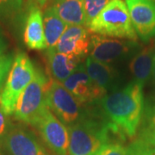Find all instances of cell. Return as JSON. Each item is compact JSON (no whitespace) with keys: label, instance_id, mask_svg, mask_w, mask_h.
<instances>
[{"label":"cell","instance_id":"obj_3","mask_svg":"<svg viewBox=\"0 0 155 155\" xmlns=\"http://www.w3.org/2000/svg\"><path fill=\"white\" fill-rule=\"evenodd\" d=\"M35 74V67L27 54L24 53L17 54L0 93V109L5 115L10 116L15 112L17 101L33 80Z\"/></svg>","mask_w":155,"mask_h":155},{"label":"cell","instance_id":"obj_26","mask_svg":"<svg viewBox=\"0 0 155 155\" xmlns=\"http://www.w3.org/2000/svg\"><path fill=\"white\" fill-rule=\"evenodd\" d=\"M37 2H38L39 4L41 5H44L48 1V0H36Z\"/></svg>","mask_w":155,"mask_h":155},{"label":"cell","instance_id":"obj_17","mask_svg":"<svg viewBox=\"0 0 155 155\" xmlns=\"http://www.w3.org/2000/svg\"><path fill=\"white\" fill-rule=\"evenodd\" d=\"M154 64L155 53L153 46H148L138 53L129 64L130 72L135 81L143 85L149 79L153 71Z\"/></svg>","mask_w":155,"mask_h":155},{"label":"cell","instance_id":"obj_23","mask_svg":"<svg viewBox=\"0 0 155 155\" xmlns=\"http://www.w3.org/2000/svg\"><path fill=\"white\" fill-rule=\"evenodd\" d=\"M11 127V125L10 124L9 119L7 118V115H5L0 109V141L5 137Z\"/></svg>","mask_w":155,"mask_h":155},{"label":"cell","instance_id":"obj_18","mask_svg":"<svg viewBox=\"0 0 155 155\" xmlns=\"http://www.w3.org/2000/svg\"><path fill=\"white\" fill-rule=\"evenodd\" d=\"M84 67L95 87L105 97L108 85L114 78V69L109 64L96 61L91 56L86 59Z\"/></svg>","mask_w":155,"mask_h":155},{"label":"cell","instance_id":"obj_22","mask_svg":"<svg viewBox=\"0 0 155 155\" xmlns=\"http://www.w3.org/2000/svg\"><path fill=\"white\" fill-rule=\"evenodd\" d=\"M13 57L11 54L2 55L0 57V91L3 84L6 81L7 76L13 64Z\"/></svg>","mask_w":155,"mask_h":155},{"label":"cell","instance_id":"obj_2","mask_svg":"<svg viewBox=\"0 0 155 155\" xmlns=\"http://www.w3.org/2000/svg\"><path fill=\"white\" fill-rule=\"evenodd\" d=\"M87 28L90 32L103 36L137 41L129 11L123 0H111Z\"/></svg>","mask_w":155,"mask_h":155},{"label":"cell","instance_id":"obj_12","mask_svg":"<svg viewBox=\"0 0 155 155\" xmlns=\"http://www.w3.org/2000/svg\"><path fill=\"white\" fill-rule=\"evenodd\" d=\"M91 38L88 30L83 26H67L55 46V50L61 54L83 57L90 50Z\"/></svg>","mask_w":155,"mask_h":155},{"label":"cell","instance_id":"obj_1","mask_svg":"<svg viewBox=\"0 0 155 155\" xmlns=\"http://www.w3.org/2000/svg\"><path fill=\"white\" fill-rule=\"evenodd\" d=\"M142 88L134 81L102 99L103 110L122 137L133 138L136 134L143 115Z\"/></svg>","mask_w":155,"mask_h":155},{"label":"cell","instance_id":"obj_4","mask_svg":"<svg viewBox=\"0 0 155 155\" xmlns=\"http://www.w3.org/2000/svg\"><path fill=\"white\" fill-rule=\"evenodd\" d=\"M50 81L41 70H35L33 80L22 91L17 101L15 118L35 126L48 108L47 94Z\"/></svg>","mask_w":155,"mask_h":155},{"label":"cell","instance_id":"obj_6","mask_svg":"<svg viewBox=\"0 0 155 155\" xmlns=\"http://www.w3.org/2000/svg\"><path fill=\"white\" fill-rule=\"evenodd\" d=\"M47 104L64 124L78 122L81 114L80 103L65 86L56 80L50 81L47 94Z\"/></svg>","mask_w":155,"mask_h":155},{"label":"cell","instance_id":"obj_5","mask_svg":"<svg viewBox=\"0 0 155 155\" xmlns=\"http://www.w3.org/2000/svg\"><path fill=\"white\" fill-rule=\"evenodd\" d=\"M111 130V124L103 127L86 120L69 125L68 155H96L103 146L109 143Z\"/></svg>","mask_w":155,"mask_h":155},{"label":"cell","instance_id":"obj_25","mask_svg":"<svg viewBox=\"0 0 155 155\" xmlns=\"http://www.w3.org/2000/svg\"><path fill=\"white\" fill-rule=\"evenodd\" d=\"M5 50V42H4L2 37L0 36V57L3 55Z\"/></svg>","mask_w":155,"mask_h":155},{"label":"cell","instance_id":"obj_13","mask_svg":"<svg viewBox=\"0 0 155 155\" xmlns=\"http://www.w3.org/2000/svg\"><path fill=\"white\" fill-rule=\"evenodd\" d=\"M48 67L52 77L62 83L77 69L83 57L61 54L54 48H47Z\"/></svg>","mask_w":155,"mask_h":155},{"label":"cell","instance_id":"obj_9","mask_svg":"<svg viewBox=\"0 0 155 155\" xmlns=\"http://www.w3.org/2000/svg\"><path fill=\"white\" fill-rule=\"evenodd\" d=\"M136 35L147 41L155 35V2L152 0H125Z\"/></svg>","mask_w":155,"mask_h":155},{"label":"cell","instance_id":"obj_24","mask_svg":"<svg viewBox=\"0 0 155 155\" xmlns=\"http://www.w3.org/2000/svg\"><path fill=\"white\" fill-rule=\"evenodd\" d=\"M22 5V0H0V10L14 11Z\"/></svg>","mask_w":155,"mask_h":155},{"label":"cell","instance_id":"obj_21","mask_svg":"<svg viewBox=\"0 0 155 155\" xmlns=\"http://www.w3.org/2000/svg\"><path fill=\"white\" fill-rule=\"evenodd\" d=\"M96 155H131L128 148L119 143H107Z\"/></svg>","mask_w":155,"mask_h":155},{"label":"cell","instance_id":"obj_7","mask_svg":"<svg viewBox=\"0 0 155 155\" xmlns=\"http://www.w3.org/2000/svg\"><path fill=\"white\" fill-rule=\"evenodd\" d=\"M35 127L47 146L57 155H68L69 132L65 124L48 107Z\"/></svg>","mask_w":155,"mask_h":155},{"label":"cell","instance_id":"obj_15","mask_svg":"<svg viewBox=\"0 0 155 155\" xmlns=\"http://www.w3.org/2000/svg\"><path fill=\"white\" fill-rule=\"evenodd\" d=\"M128 150L131 155H155V108L147 117L139 137Z\"/></svg>","mask_w":155,"mask_h":155},{"label":"cell","instance_id":"obj_11","mask_svg":"<svg viewBox=\"0 0 155 155\" xmlns=\"http://www.w3.org/2000/svg\"><path fill=\"white\" fill-rule=\"evenodd\" d=\"M61 84L80 104L91 103L94 100L103 99L104 97L95 87L85 71L84 65H79L75 72Z\"/></svg>","mask_w":155,"mask_h":155},{"label":"cell","instance_id":"obj_10","mask_svg":"<svg viewBox=\"0 0 155 155\" xmlns=\"http://www.w3.org/2000/svg\"><path fill=\"white\" fill-rule=\"evenodd\" d=\"M135 41H126L118 39L107 38L94 35L91 37L90 54L96 61L109 64L126 54Z\"/></svg>","mask_w":155,"mask_h":155},{"label":"cell","instance_id":"obj_14","mask_svg":"<svg viewBox=\"0 0 155 155\" xmlns=\"http://www.w3.org/2000/svg\"><path fill=\"white\" fill-rule=\"evenodd\" d=\"M24 42L30 49L48 48L44 35L43 17L38 8L33 7L28 12L24 30Z\"/></svg>","mask_w":155,"mask_h":155},{"label":"cell","instance_id":"obj_28","mask_svg":"<svg viewBox=\"0 0 155 155\" xmlns=\"http://www.w3.org/2000/svg\"><path fill=\"white\" fill-rule=\"evenodd\" d=\"M152 1H154V2H155V0H152Z\"/></svg>","mask_w":155,"mask_h":155},{"label":"cell","instance_id":"obj_27","mask_svg":"<svg viewBox=\"0 0 155 155\" xmlns=\"http://www.w3.org/2000/svg\"><path fill=\"white\" fill-rule=\"evenodd\" d=\"M153 77H154V79H155V64H154V67H153Z\"/></svg>","mask_w":155,"mask_h":155},{"label":"cell","instance_id":"obj_19","mask_svg":"<svg viewBox=\"0 0 155 155\" xmlns=\"http://www.w3.org/2000/svg\"><path fill=\"white\" fill-rule=\"evenodd\" d=\"M44 35L48 48H55L67 25L57 15L54 6L46 10L43 17Z\"/></svg>","mask_w":155,"mask_h":155},{"label":"cell","instance_id":"obj_16","mask_svg":"<svg viewBox=\"0 0 155 155\" xmlns=\"http://www.w3.org/2000/svg\"><path fill=\"white\" fill-rule=\"evenodd\" d=\"M54 8L57 15L67 26L85 25L84 0H58Z\"/></svg>","mask_w":155,"mask_h":155},{"label":"cell","instance_id":"obj_20","mask_svg":"<svg viewBox=\"0 0 155 155\" xmlns=\"http://www.w3.org/2000/svg\"><path fill=\"white\" fill-rule=\"evenodd\" d=\"M111 0H84L86 27H88L91 22L105 8V6Z\"/></svg>","mask_w":155,"mask_h":155},{"label":"cell","instance_id":"obj_8","mask_svg":"<svg viewBox=\"0 0 155 155\" xmlns=\"http://www.w3.org/2000/svg\"><path fill=\"white\" fill-rule=\"evenodd\" d=\"M0 149L7 155H48L33 133L21 126H11L0 141Z\"/></svg>","mask_w":155,"mask_h":155}]
</instances>
